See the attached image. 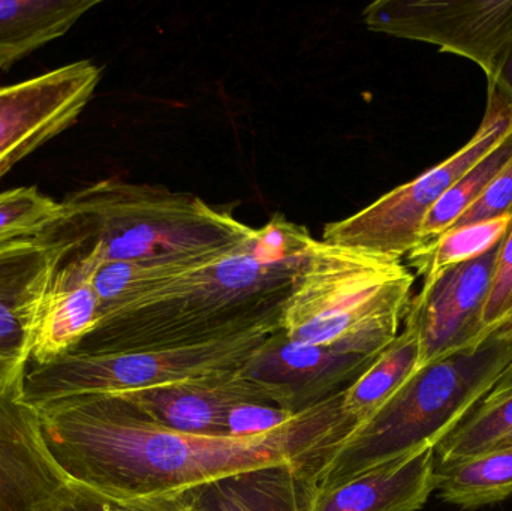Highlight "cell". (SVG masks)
Listing matches in <instances>:
<instances>
[{"instance_id": "6da1fadb", "label": "cell", "mask_w": 512, "mask_h": 511, "mask_svg": "<svg viewBox=\"0 0 512 511\" xmlns=\"http://www.w3.org/2000/svg\"><path fill=\"white\" fill-rule=\"evenodd\" d=\"M342 395L256 437L183 434L147 416L123 393L72 396L38 408L42 441L69 482L120 498L189 491L240 471L294 464L321 467L354 428Z\"/></svg>"}, {"instance_id": "7a4b0ae2", "label": "cell", "mask_w": 512, "mask_h": 511, "mask_svg": "<svg viewBox=\"0 0 512 511\" xmlns=\"http://www.w3.org/2000/svg\"><path fill=\"white\" fill-rule=\"evenodd\" d=\"M313 240L306 227L276 215L233 254L185 270L105 315L69 353L194 347L277 332Z\"/></svg>"}, {"instance_id": "3957f363", "label": "cell", "mask_w": 512, "mask_h": 511, "mask_svg": "<svg viewBox=\"0 0 512 511\" xmlns=\"http://www.w3.org/2000/svg\"><path fill=\"white\" fill-rule=\"evenodd\" d=\"M60 203L80 240L77 251L101 264L204 266L242 248L258 230L189 192L119 179L84 186Z\"/></svg>"}, {"instance_id": "277c9868", "label": "cell", "mask_w": 512, "mask_h": 511, "mask_svg": "<svg viewBox=\"0 0 512 511\" xmlns=\"http://www.w3.org/2000/svg\"><path fill=\"white\" fill-rule=\"evenodd\" d=\"M512 363V320L475 344L421 366L355 425L315 474L319 491L423 447H436L483 402Z\"/></svg>"}, {"instance_id": "5b68a950", "label": "cell", "mask_w": 512, "mask_h": 511, "mask_svg": "<svg viewBox=\"0 0 512 511\" xmlns=\"http://www.w3.org/2000/svg\"><path fill=\"white\" fill-rule=\"evenodd\" d=\"M414 282L402 260L313 240L280 332L301 344L378 356L399 335Z\"/></svg>"}, {"instance_id": "8992f818", "label": "cell", "mask_w": 512, "mask_h": 511, "mask_svg": "<svg viewBox=\"0 0 512 511\" xmlns=\"http://www.w3.org/2000/svg\"><path fill=\"white\" fill-rule=\"evenodd\" d=\"M273 333L256 330L213 344L164 350L68 353L27 369L21 396L38 410L72 396L137 392L233 371L242 368Z\"/></svg>"}, {"instance_id": "52a82bcc", "label": "cell", "mask_w": 512, "mask_h": 511, "mask_svg": "<svg viewBox=\"0 0 512 511\" xmlns=\"http://www.w3.org/2000/svg\"><path fill=\"white\" fill-rule=\"evenodd\" d=\"M511 132V108L495 90H487L486 113L465 146L360 212L325 225L322 242L403 260L420 245L421 227L433 206Z\"/></svg>"}, {"instance_id": "ba28073f", "label": "cell", "mask_w": 512, "mask_h": 511, "mask_svg": "<svg viewBox=\"0 0 512 511\" xmlns=\"http://www.w3.org/2000/svg\"><path fill=\"white\" fill-rule=\"evenodd\" d=\"M372 32L427 42L498 80L512 45V0H376L363 11Z\"/></svg>"}, {"instance_id": "9c48e42d", "label": "cell", "mask_w": 512, "mask_h": 511, "mask_svg": "<svg viewBox=\"0 0 512 511\" xmlns=\"http://www.w3.org/2000/svg\"><path fill=\"white\" fill-rule=\"evenodd\" d=\"M78 246L63 221L44 236L0 248V396L23 384L45 291Z\"/></svg>"}, {"instance_id": "30bf717a", "label": "cell", "mask_w": 512, "mask_h": 511, "mask_svg": "<svg viewBox=\"0 0 512 511\" xmlns=\"http://www.w3.org/2000/svg\"><path fill=\"white\" fill-rule=\"evenodd\" d=\"M101 69L77 60L18 83H0V180L71 128L92 101Z\"/></svg>"}, {"instance_id": "8fae6325", "label": "cell", "mask_w": 512, "mask_h": 511, "mask_svg": "<svg viewBox=\"0 0 512 511\" xmlns=\"http://www.w3.org/2000/svg\"><path fill=\"white\" fill-rule=\"evenodd\" d=\"M499 246L423 282L420 293L412 297L405 324L420 339V368L489 335L483 315Z\"/></svg>"}, {"instance_id": "7c38bea8", "label": "cell", "mask_w": 512, "mask_h": 511, "mask_svg": "<svg viewBox=\"0 0 512 511\" xmlns=\"http://www.w3.org/2000/svg\"><path fill=\"white\" fill-rule=\"evenodd\" d=\"M375 357L301 344L277 330L240 371L267 392L271 404L300 414L345 392Z\"/></svg>"}, {"instance_id": "4fadbf2b", "label": "cell", "mask_w": 512, "mask_h": 511, "mask_svg": "<svg viewBox=\"0 0 512 511\" xmlns=\"http://www.w3.org/2000/svg\"><path fill=\"white\" fill-rule=\"evenodd\" d=\"M123 395L162 426L204 437H228V414L239 405H273L267 392L240 369Z\"/></svg>"}, {"instance_id": "5bb4252c", "label": "cell", "mask_w": 512, "mask_h": 511, "mask_svg": "<svg viewBox=\"0 0 512 511\" xmlns=\"http://www.w3.org/2000/svg\"><path fill=\"white\" fill-rule=\"evenodd\" d=\"M21 386L0 396V511H35L69 480L42 441L38 410Z\"/></svg>"}, {"instance_id": "9a60e30c", "label": "cell", "mask_w": 512, "mask_h": 511, "mask_svg": "<svg viewBox=\"0 0 512 511\" xmlns=\"http://www.w3.org/2000/svg\"><path fill=\"white\" fill-rule=\"evenodd\" d=\"M99 260L75 251L51 279L36 321L33 365H47L74 350L99 321V300L93 279Z\"/></svg>"}, {"instance_id": "2e32d148", "label": "cell", "mask_w": 512, "mask_h": 511, "mask_svg": "<svg viewBox=\"0 0 512 511\" xmlns=\"http://www.w3.org/2000/svg\"><path fill=\"white\" fill-rule=\"evenodd\" d=\"M438 486L435 447L406 453L336 488H316L310 511H418Z\"/></svg>"}, {"instance_id": "e0dca14e", "label": "cell", "mask_w": 512, "mask_h": 511, "mask_svg": "<svg viewBox=\"0 0 512 511\" xmlns=\"http://www.w3.org/2000/svg\"><path fill=\"white\" fill-rule=\"evenodd\" d=\"M313 465H268L189 489V511H310L316 494Z\"/></svg>"}, {"instance_id": "ac0fdd59", "label": "cell", "mask_w": 512, "mask_h": 511, "mask_svg": "<svg viewBox=\"0 0 512 511\" xmlns=\"http://www.w3.org/2000/svg\"><path fill=\"white\" fill-rule=\"evenodd\" d=\"M99 0H0V71L68 33Z\"/></svg>"}, {"instance_id": "d6986e66", "label": "cell", "mask_w": 512, "mask_h": 511, "mask_svg": "<svg viewBox=\"0 0 512 511\" xmlns=\"http://www.w3.org/2000/svg\"><path fill=\"white\" fill-rule=\"evenodd\" d=\"M420 368V339L411 326L375 357L369 368L343 392L342 413L360 425L379 410Z\"/></svg>"}, {"instance_id": "ffe728a7", "label": "cell", "mask_w": 512, "mask_h": 511, "mask_svg": "<svg viewBox=\"0 0 512 511\" xmlns=\"http://www.w3.org/2000/svg\"><path fill=\"white\" fill-rule=\"evenodd\" d=\"M436 491L444 503L468 511L508 500L512 495V449L484 453L438 470Z\"/></svg>"}, {"instance_id": "44dd1931", "label": "cell", "mask_w": 512, "mask_h": 511, "mask_svg": "<svg viewBox=\"0 0 512 511\" xmlns=\"http://www.w3.org/2000/svg\"><path fill=\"white\" fill-rule=\"evenodd\" d=\"M512 215L477 224L450 228L436 239L421 243L408 255V267L423 278L432 281L451 267L477 260L504 239L510 228Z\"/></svg>"}, {"instance_id": "7402d4cb", "label": "cell", "mask_w": 512, "mask_h": 511, "mask_svg": "<svg viewBox=\"0 0 512 511\" xmlns=\"http://www.w3.org/2000/svg\"><path fill=\"white\" fill-rule=\"evenodd\" d=\"M512 434V396L498 404H480L436 450V468L447 470L492 452Z\"/></svg>"}, {"instance_id": "603a6c76", "label": "cell", "mask_w": 512, "mask_h": 511, "mask_svg": "<svg viewBox=\"0 0 512 511\" xmlns=\"http://www.w3.org/2000/svg\"><path fill=\"white\" fill-rule=\"evenodd\" d=\"M512 155V132L493 149L489 155L484 156L474 165L468 173L463 174L430 210L421 227V243L430 242L450 230L460 216L477 203L478 198L486 191L496 174L507 164ZM418 245V246H420Z\"/></svg>"}, {"instance_id": "cb8c5ba5", "label": "cell", "mask_w": 512, "mask_h": 511, "mask_svg": "<svg viewBox=\"0 0 512 511\" xmlns=\"http://www.w3.org/2000/svg\"><path fill=\"white\" fill-rule=\"evenodd\" d=\"M63 221L62 203L42 194L36 186L0 192V248L44 236Z\"/></svg>"}, {"instance_id": "d4e9b609", "label": "cell", "mask_w": 512, "mask_h": 511, "mask_svg": "<svg viewBox=\"0 0 512 511\" xmlns=\"http://www.w3.org/2000/svg\"><path fill=\"white\" fill-rule=\"evenodd\" d=\"M35 511H189V491L120 498L69 482Z\"/></svg>"}, {"instance_id": "484cf974", "label": "cell", "mask_w": 512, "mask_h": 511, "mask_svg": "<svg viewBox=\"0 0 512 511\" xmlns=\"http://www.w3.org/2000/svg\"><path fill=\"white\" fill-rule=\"evenodd\" d=\"M512 320V219L507 234L499 246L493 272L492 287L484 309L483 324L487 332H493Z\"/></svg>"}, {"instance_id": "4316f807", "label": "cell", "mask_w": 512, "mask_h": 511, "mask_svg": "<svg viewBox=\"0 0 512 511\" xmlns=\"http://www.w3.org/2000/svg\"><path fill=\"white\" fill-rule=\"evenodd\" d=\"M301 414V413H300ZM300 414H292L276 405L245 404L230 411L227 419L228 437H256L270 434L294 422Z\"/></svg>"}, {"instance_id": "83f0119b", "label": "cell", "mask_w": 512, "mask_h": 511, "mask_svg": "<svg viewBox=\"0 0 512 511\" xmlns=\"http://www.w3.org/2000/svg\"><path fill=\"white\" fill-rule=\"evenodd\" d=\"M507 215H512V155L487 186L483 195L478 198L477 203L472 204L451 228L490 221Z\"/></svg>"}, {"instance_id": "f1b7e54d", "label": "cell", "mask_w": 512, "mask_h": 511, "mask_svg": "<svg viewBox=\"0 0 512 511\" xmlns=\"http://www.w3.org/2000/svg\"><path fill=\"white\" fill-rule=\"evenodd\" d=\"M487 90H495L507 102L512 111V45L501 72H499L498 80L492 87H487Z\"/></svg>"}, {"instance_id": "f546056e", "label": "cell", "mask_w": 512, "mask_h": 511, "mask_svg": "<svg viewBox=\"0 0 512 511\" xmlns=\"http://www.w3.org/2000/svg\"><path fill=\"white\" fill-rule=\"evenodd\" d=\"M510 396H512V363L508 366L507 371L501 375L498 383L490 390L489 395L484 398L481 404H498V402L505 401V399L510 398Z\"/></svg>"}, {"instance_id": "4dcf8cb0", "label": "cell", "mask_w": 512, "mask_h": 511, "mask_svg": "<svg viewBox=\"0 0 512 511\" xmlns=\"http://www.w3.org/2000/svg\"><path fill=\"white\" fill-rule=\"evenodd\" d=\"M505 449H512V434L510 437L505 438L502 443H499L498 446L495 447V449L492 450V452H495V450H505Z\"/></svg>"}]
</instances>
